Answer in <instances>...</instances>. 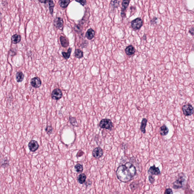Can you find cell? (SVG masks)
<instances>
[{
    "mask_svg": "<svg viewBox=\"0 0 194 194\" xmlns=\"http://www.w3.org/2000/svg\"><path fill=\"white\" fill-rule=\"evenodd\" d=\"M137 173L136 168L130 162L126 163L118 167L116 171L117 178L121 182H127L132 179Z\"/></svg>",
    "mask_w": 194,
    "mask_h": 194,
    "instance_id": "1",
    "label": "cell"
},
{
    "mask_svg": "<svg viewBox=\"0 0 194 194\" xmlns=\"http://www.w3.org/2000/svg\"><path fill=\"white\" fill-rule=\"evenodd\" d=\"M185 176L183 173H180L179 174L178 178L173 183L172 187L174 189L180 188L182 187L183 183L185 182Z\"/></svg>",
    "mask_w": 194,
    "mask_h": 194,
    "instance_id": "2",
    "label": "cell"
},
{
    "mask_svg": "<svg viewBox=\"0 0 194 194\" xmlns=\"http://www.w3.org/2000/svg\"><path fill=\"white\" fill-rule=\"evenodd\" d=\"M99 126L102 128L111 130L113 127V124L110 119H104L100 121Z\"/></svg>",
    "mask_w": 194,
    "mask_h": 194,
    "instance_id": "3",
    "label": "cell"
},
{
    "mask_svg": "<svg viewBox=\"0 0 194 194\" xmlns=\"http://www.w3.org/2000/svg\"><path fill=\"white\" fill-rule=\"evenodd\" d=\"M183 114L185 116H189L193 114L194 112L193 107L190 104L185 105L182 107Z\"/></svg>",
    "mask_w": 194,
    "mask_h": 194,
    "instance_id": "4",
    "label": "cell"
},
{
    "mask_svg": "<svg viewBox=\"0 0 194 194\" xmlns=\"http://www.w3.org/2000/svg\"><path fill=\"white\" fill-rule=\"evenodd\" d=\"M143 24L142 20L140 18H137L132 21L131 22V26L134 29H139L142 26Z\"/></svg>",
    "mask_w": 194,
    "mask_h": 194,
    "instance_id": "5",
    "label": "cell"
},
{
    "mask_svg": "<svg viewBox=\"0 0 194 194\" xmlns=\"http://www.w3.org/2000/svg\"><path fill=\"white\" fill-rule=\"evenodd\" d=\"M62 91L59 88H56L51 93V97L54 100H59L62 98Z\"/></svg>",
    "mask_w": 194,
    "mask_h": 194,
    "instance_id": "6",
    "label": "cell"
},
{
    "mask_svg": "<svg viewBox=\"0 0 194 194\" xmlns=\"http://www.w3.org/2000/svg\"><path fill=\"white\" fill-rule=\"evenodd\" d=\"M103 153L104 152L102 149L100 147H97L93 150L92 155L94 158L98 159L102 156Z\"/></svg>",
    "mask_w": 194,
    "mask_h": 194,
    "instance_id": "7",
    "label": "cell"
},
{
    "mask_svg": "<svg viewBox=\"0 0 194 194\" xmlns=\"http://www.w3.org/2000/svg\"><path fill=\"white\" fill-rule=\"evenodd\" d=\"M63 21L61 18L57 17L54 19L53 24L55 27L58 29H61L63 25Z\"/></svg>",
    "mask_w": 194,
    "mask_h": 194,
    "instance_id": "8",
    "label": "cell"
},
{
    "mask_svg": "<svg viewBox=\"0 0 194 194\" xmlns=\"http://www.w3.org/2000/svg\"><path fill=\"white\" fill-rule=\"evenodd\" d=\"M148 173L151 175L159 176L160 175L161 172L159 167H156L155 165H154L150 167L148 171Z\"/></svg>",
    "mask_w": 194,
    "mask_h": 194,
    "instance_id": "9",
    "label": "cell"
},
{
    "mask_svg": "<svg viewBox=\"0 0 194 194\" xmlns=\"http://www.w3.org/2000/svg\"><path fill=\"white\" fill-rule=\"evenodd\" d=\"M39 146L38 143L35 140H31L28 144V148L32 152L36 151L38 149Z\"/></svg>",
    "mask_w": 194,
    "mask_h": 194,
    "instance_id": "10",
    "label": "cell"
},
{
    "mask_svg": "<svg viewBox=\"0 0 194 194\" xmlns=\"http://www.w3.org/2000/svg\"><path fill=\"white\" fill-rule=\"evenodd\" d=\"M30 84L33 87L38 88L40 87L41 85V80L39 77H34L31 79Z\"/></svg>",
    "mask_w": 194,
    "mask_h": 194,
    "instance_id": "11",
    "label": "cell"
},
{
    "mask_svg": "<svg viewBox=\"0 0 194 194\" xmlns=\"http://www.w3.org/2000/svg\"><path fill=\"white\" fill-rule=\"evenodd\" d=\"M60 40L61 44L62 47H67L69 45V41L67 37L61 36L60 37Z\"/></svg>",
    "mask_w": 194,
    "mask_h": 194,
    "instance_id": "12",
    "label": "cell"
},
{
    "mask_svg": "<svg viewBox=\"0 0 194 194\" xmlns=\"http://www.w3.org/2000/svg\"><path fill=\"white\" fill-rule=\"evenodd\" d=\"M129 3H130V1H123L122 2V7L121 13L122 17L125 16V12L129 5Z\"/></svg>",
    "mask_w": 194,
    "mask_h": 194,
    "instance_id": "13",
    "label": "cell"
},
{
    "mask_svg": "<svg viewBox=\"0 0 194 194\" xmlns=\"http://www.w3.org/2000/svg\"><path fill=\"white\" fill-rule=\"evenodd\" d=\"M95 35V32L93 29H89L87 31L85 34V36L87 37V38L88 40H91L94 37Z\"/></svg>",
    "mask_w": 194,
    "mask_h": 194,
    "instance_id": "14",
    "label": "cell"
},
{
    "mask_svg": "<svg viewBox=\"0 0 194 194\" xmlns=\"http://www.w3.org/2000/svg\"><path fill=\"white\" fill-rule=\"evenodd\" d=\"M135 50L132 45H130L126 47L125 49V53L128 55H132L135 53Z\"/></svg>",
    "mask_w": 194,
    "mask_h": 194,
    "instance_id": "15",
    "label": "cell"
},
{
    "mask_svg": "<svg viewBox=\"0 0 194 194\" xmlns=\"http://www.w3.org/2000/svg\"><path fill=\"white\" fill-rule=\"evenodd\" d=\"M13 43L16 44L20 42L21 40V36L20 35L16 34L13 35L11 38Z\"/></svg>",
    "mask_w": 194,
    "mask_h": 194,
    "instance_id": "16",
    "label": "cell"
},
{
    "mask_svg": "<svg viewBox=\"0 0 194 194\" xmlns=\"http://www.w3.org/2000/svg\"><path fill=\"white\" fill-rule=\"evenodd\" d=\"M159 131L161 135L162 136H166L169 133V130L165 125H163L160 127Z\"/></svg>",
    "mask_w": 194,
    "mask_h": 194,
    "instance_id": "17",
    "label": "cell"
},
{
    "mask_svg": "<svg viewBox=\"0 0 194 194\" xmlns=\"http://www.w3.org/2000/svg\"><path fill=\"white\" fill-rule=\"evenodd\" d=\"M24 77V74L21 71L17 72L16 74V79L17 82H21L23 81Z\"/></svg>",
    "mask_w": 194,
    "mask_h": 194,
    "instance_id": "18",
    "label": "cell"
},
{
    "mask_svg": "<svg viewBox=\"0 0 194 194\" xmlns=\"http://www.w3.org/2000/svg\"><path fill=\"white\" fill-rule=\"evenodd\" d=\"M87 176L84 173L80 174L77 177V180L80 184H83L86 182Z\"/></svg>",
    "mask_w": 194,
    "mask_h": 194,
    "instance_id": "19",
    "label": "cell"
},
{
    "mask_svg": "<svg viewBox=\"0 0 194 194\" xmlns=\"http://www.w3.org/2000/svg\"><path fill=\"white\" fill-rule=\"evenodd\" d=\"M147 122H148V120L146 119L143 118L142 120V122H141L140 129H141L142 132L143 134L145 133L146 132V125H147Z\"/></svg>",
    "mask_w": 194,
    "mask_h": 194,
    "instance_id": "20",
    "label": "cell"
},
{
    "mask_svg": "<svg viewBox=\"0 0 194 194\" xmlns=\"http://www.w3.org/2000/svg\"><path fill=\"white\" fill-rule=\"evenodd\" d=\"M70 3V1L69 0H60L59 1V4L62 8H65L67 7Z\"/></svg>",
    "mask_w": 194,
    "mask_h": 194,
    "instance_id": "21",
    "label": "cell"
},
{
    "mask_svg": "<svg viewBox=\"0 0 194 194\" xmlns=\"http://www.w3.org/2000/svg\"><path fill=\"white\" fill-rule=\"evenodd\" d=\"M71 51H72V48H69L67 52H62V55H63V57L64 58V59H66V60L69 59L70 56Z\"/></svg>",
    "mask_w": 194,
    "mask_h": 194,
    "instance_id": "22",
    "label": "cell"
},
{
    "mask_svg": "<svg viewBox=\"0 0 194 194\" xmlns=\"http://www.w3.org/2000/svg\"><path fill=\"white\" fill-rule=\"evenodd\" d=\"M74 56L75 57L78 58H82L84 56L83 52L79 49H76L75 50Z\"/></svg>",
    "mask_w": 194,
    "mask_h": 194,
    "instance_id": "23",
    "label": "cell"
},
{
    "mask_svg": "<svg viewBox=\"0 0 194 194\" xmlns=\"http://www.w3.org/2000/svg\"><path fill=\"white\" fill-rule=\"evenodd\" d=\"M139 185V182L138 181H134L130 184V187L132 191L136 189Z\"/></svg>",
    "mask_w": 194,
    "mask_h": 194,
    "instance_id": "24",
    "label": "cell"
},
{
    "mask_svg": "<svg viewBox=\"0 0 194 194\" xmlns=\"http://www.w3.org/2000/svg\"><path fill=\"white\" fill-rule=\"evenodd\" d=\"M74 168H75L77 172H78V173H81L83 172V169H84L83 165L80 163L76 164Z\"/></svg>",
    "mask_w": 194,
    "mask_h": 194,
    "instance_id": "25",
    "label": "cell"
},
{
    "mask_svg": "<svg viewBox=\"0 0 194 194\" xmlns=\"http://www.w3.org/2000/svg\"><path fill=\"white\" fill-rule=\"evenodd\" d=\"M48 4L49 6V9L50 12V14L52 15L53 14V8L54 7V4L53 3V1H49L48 2Z\"/></svg>",
    "mask_w": 194,
    "mask_h": 194,
    "instance_id": "26",
    "label": "cell"
},
{
    "mask_svg": "<svg viewBox=\"0 0 194 194\" xmlns=\"http://www.w3.org/2000/svg\"><path fill=\"white\" fill-rule=\"evenodd\" d=\"M69 121H70V123L73 126H78V124H77V121L76 118L70 116V118H69Z\"/></svg>",
    "mask_w": 194,
    "mask_h": 194,
    "instance_id": "27",
    "label": "cell"
},
{
    "mask_svg": "<svg viewBox=\"0 0 194 194\" xmlns=\"http://www.w3.org/2000/svg\"><path fill=\"white\" fill-rule=\"evenodd\" d=\"M119 1H112L110 3L111 6L113 8H116L119 5Z\"/></svg>",
    "mask_w": 194,
    "mask_h": 194,
    "instance_id": "28",
    "label": "cell"
},
{
    "mask_svg": "<svg viewBox=\"0 0 194 194\" xmlns=\"http://www.w3.org/2000/svg\"><path fill=\"white\" fill-rule=\"evenodd\" d=\"M45 131L48 134H51L52 133L53 128L51 126H47L45 128Z\"/></svg>",
    "mask_w": 194,
    "mask_h": 194,
    "instance_id": "29",
    "label": "cell"
},
{
    "mask_svg": "<svg viewBox=\"0 0 194 194\" xmlns=\"http://www.w3.org/2000/svg\"><path fill=\"white\" fill-rule=\"evenodd\" d=\"M149 180L151 183H154L155 181L154 177L152 175H149L148 177Z\"/></svg>",
    "mask_w": 194,
    "mask_h": 194,
    "instance_id": "30",
    "label": "cell"
},
{
    "mask_svg": "<svg viewBox=\"0 0 194 194\" xmlns=\"http://www.w3.org/2000/svg\"><path fill=\"white\" fill-rule=\"evenodd\" d=\"M164 194H173V192L171 189L169 188L166 189Z\"/></svg>",
    "mask_w": 194,
    "mask_h": 194,
    "instance_id": "31",
    "label": "cell"
},
{
    "mask_svg": "<svg viewBox=\"0 0 194 194\" xmlns=\"http://www.w3.org/2000/svg\"><path fill=\"white\" fill-rule=\"evenodd\" d=\"M189 32L191 35L194 36V27L190 28L189 30Z\"/></svg>",
    "mask_w": 194,
    "mask_h": 194,
    "instance_id": "32",
    "label": "cell"
},
{
    "mask_svg": "<svg viewBox=\"0 0 194 194\" xmlns=\"http://www.w3.org/2000/svg\"><path fill=\"white\" fill-rule=\"evenodd\" d=\"M76 2L80 3L83 6H84L85 5H86L87 3L86 1H76Z\"/></svg>",
    "mask_w": 194,
    "mask_h": 194,
    "instance_id": "33",
    "label": "cell"
},
{
    "mask_svg": "<svg viewBox=\"0 0 194 194\" xmlns=\"http://www.w3.org/2000/svg\"><path fill=\"white\" fill-rule=\"evenodd\" d=\"M157 19V18H154L152 19V20L151 21V23L152 24H154L156 23V21Z\"/></svg>",
    "mask_w": 194,
    "mask_h": 194,
    "instance_id": "34",
    "label": "cell"
},
{
    "mask_svg": "<svg viewBox=\"0 0 194 194\" xmlns=\"http://www.w3.org/2000/svg\"><path fill=\"white\" fill-rule=\"evenodd\" d=\"M88 183V185H91V183H92V182H91V181L90 180H87V182L85 183Z\"/></svg>",
    "mask_w": 194,
    "mask_h": 194,
    "instance_id": "35",
    "label": "cell"
},
{
    "mask_svg": "<svg viewBox=\"0 0 194 194\" xmlns=\"http://www.w3.org/2000/svg\"><path fill=\"white\" fill-rule=\"evenodd\" d=\"M39 1L41 3L46 4L47 3L48 1Z\"/></svg>",
    "mask_w": 194,
    "mask_h": 194,
    "instance_id": "36",
    "label": "cell"
},
{
    "mask_svg": "<svg viewBox=\"0 0 194 194\" xmlns=\"http://www.w3.org/2000/svg\"><path fill=\"white\" fill-rule=\"evenodd\" d=\"M192 50H194V45L192 46Z\"/></svg>",
    "mask_w": 194,
    "mask_h": 194,
    "instance_id": "37",
    "label": "cell"
}]
</instances>
